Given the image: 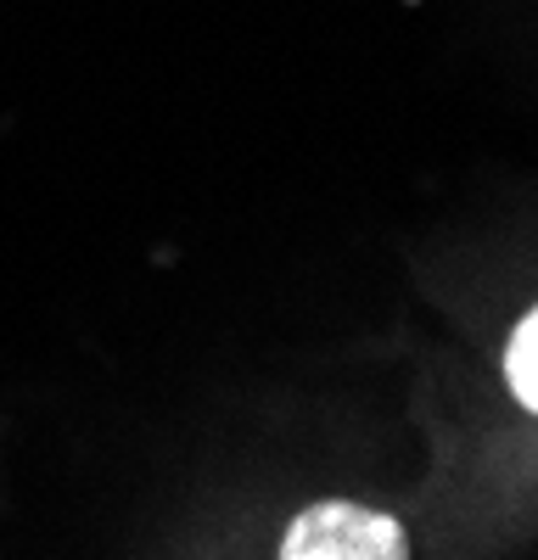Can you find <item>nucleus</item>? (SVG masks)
<instances>
[{"mask_svg":"<svg viewBox=\"0 0 538 560\" xmlns=\"http://www.w3.org/2000/svg\"><path fill=\"white\" fill-rule=\"evenodd\" d=\"M281 560H410V533L398 516L353 499H320L292 516Z\"/></svg>","mask_w":538,"mask_h":560,"instance_id":"nucleus-1","label":"nucleus"},{"mask_svg":"<svg viewBox=\"0 0 538 560\" xmlns=\"http://www.w3.org/2000/svg\"><path fill=\"white\" fill-rule=\"evenodd\" d=\"M505 387L527 415H538V303L516 319V331L505 342Z\"/></svg>","mask_w":538,"mask_h":560,"instance_id":"nucleus-2","label":"nucleus"}]
</instances>
